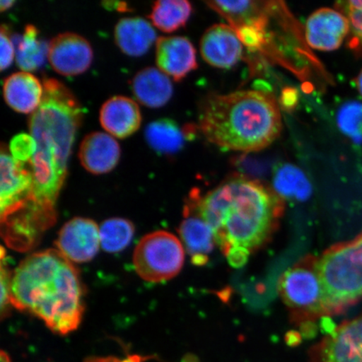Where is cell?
I'll use <instances>...</instances> for the list:
<instances>
[{"label": "cell", "instance_id": "cb8c5ba5", "mask_svg": "<svg viewBox=\"0 0 362 362\" xmlns=\"http://www.w3.org/2000/svg\"><path fill=\"white\" fill-rule=\"evenodd\" d=\"M192 6L187 0H160L153 3L149 19L158 30L174 33L187 24Z\"/></svg>", "mask_w": 362, "mask_h": 362}, {"label": "cell", "instance_id": "52a82bcc", "mask_svg": "<svg viewBox=\"0 0 362 362\" xmlns=\"http://www.w3.org/2000/svg\"><path fill=\"white\" fill-rule=\"evenodd\" d=\"M185 251L175 235L157 230L146 235L134 253L136 273L147 282L160 283L175 277L182 269Z\"/></svg>", "mask_w": 362, "mask_h": 362}, {"label": "cell", "instance_id": "e575fe53", "mask_svg": "<svg viewBox=\"0 0 362 362\" xmlns=\"http://www.w3.org/2000/svg\"><path fill=\"white\" fill-rule=\"evenodd\" d=\"M0 362H11L10 356L4 351H1V355H0Z\"/></svg>", "mask_w": 362, "mask_h": 362}, {"label": "cell", "instance_id": "ac0fdd59", "mask_svg": "<svg viewBox=\"0 0 362 362\" xmlns=\"http://www.w3.org/2000/svg\"><path fill=\"white\" fill-rule=\"evenodd\" d=\"M3 90L4 100L12 110L28 115L42 103L44 86L30 72L20 71L4 80Z\"/></svg>", "mask_w": 362, "mask_h": 362}, {"label": "cell", "instance_id": "6da1fadb", "mask_svg": "<svg viewBox=\"0 0 362 362\" xmlns=\"http://www.w3.org/2000/svg\"><path fill=\"white\" fill-rule=\"evenodd\" d=\"M284 201L259 181L236 175L200 194L199 207L226 256L233 249L251 252L268 242L283 215Z\"/></svg>", "mask_w": 362, "mask_h": 362}, {"label": "cell", "instance_id": "ba28073f", "mask_svg": "<svg viewBox=\"0 0 362 362\" xmlns=\"http://www.w3.org/2000/svg\"><path fill=\"white\" fill-rule=\"evenodd\" d=\"M310 362H362V314L334 327L312 349Z\"/></svg>", "mask_w": 362, "mask_h": 362}, {"label": "cell", "instance_id": "4fadbf2b", "mask_svg": "<svg viewBox=\"0 0 362 362\" xmlns=\"http://www.w3.org/2000/svg\"><path fill=\"white\" fill-rule=\"evenodd\" d=\"M349 33V21L337 8H320L308 18L305 25L308 45L320 52L339 49Z\"/></svg>", "mask_w": 362, "mask_h": 362}, {"label": "cell", "instance_id": "9a60e30c", "mask_svg": "<svg viewBox=\"0 0 362 362\" xmlns=\"http://www.w3.org/2000/svg\"><path fill=\"white\" fill-rule=\"evenodd\" d=\"M156 64L167 76L181 81L198 67L196 49L183 36H162L156 40Z\"/></svg>", "mask_w": 362, "mask_h": 362}, {"label": "cell", "instance_id": "d590c367", "mask_svg": "<svg viewBox=\"0 0 362 362\" xmlns=\"http://www.w3.org/2000/svg\"><path fill=\"white\" fill-rule=\"evenodd\" d=\"M184 362H199L197 357L194 356H187V358L184 360Z\"/></svg>", "mask_w": 362, "mask_h": 362}, {"label": "cell", "instance_id": "836d02e7", "mask_svg": "<svg viewBox=\"0 0 362 362\" xmlns=\"http://www.w3.org/2000/svg\"><path fill=\"white\" fill-rule=\"evenodd\" d=\"M356 87L362 97V70L356 78Z\"/></svg>", "mask_w": 362, "mask_h": 362}, {"label": "cell", "instance_id": "f1b7e54d", "mask_svg": "<svg viewBox=\"0 0 362 362\" xmlns=\"http://www.w3.org/2000/svg\"><path fill=\"white\" fill-rule=\"evenodd\" d=\"M6 260V251L4 247L1 248V315H6L8 311V307L11 305V274L8 269V262Z\"/></svg>", "mask_w": 362, "mask_h": 362}, {"label": "cell", "instance_id": "9c48e42d", "mask_svg": "<svg viewBox=\"0 0 362 362\" xmlns=\"http://www.w3.org/2000/svg\"><path fill=\"white\" fill-rule=\"evenodd\" d=\"M0 215L4 218L30 202L33 178L28 166L17 160L4 146L0 156Z\"/></svg>", "mask_w": 362, "mask_h": 362}, {"label": "cell", "instance_id": "1f68e13d", "mask_svg": "<svg viewBox=\"0 0 362 362\" xmlns=\"http://www.w3.org/2000/svg\"><path fill=\"white\" fill-rule=\"evenodd\" d=\"M287 342L289 346H296L300 342V334L297 333L289 334L287 339Z\"/></svg>", "mask_w": 362, "mask_h": 362}, {"label": "cell", "instance_id": "7c38bea8", "mask_svg": "<svg viewBox=\"0 0 362 362\" xmlns=\"http://www.w3.org/2000/svg\"><path fill=\"white\" fill-rule=\"evenodd\" d=\"M100 243V229L96 223L76 217L62 226L56 245L68 260L87 262L97 255Z\"/></svg>", "mask_w": 362, "mask_h": 362}, {"label": "cell", "instance_id": "3957f363", "mask_svg": "<svg viewBox=\"0 0 362 362\" xmlns=\"http://www.w3.org/2000/svg\"><path fill=\"white\" fill-rule=\"evenodd\" d=\"M11 305L42 320L62 336L78 329L83 317V288L78 269L57 249L34 253L13 272Z\"/></svg>", "mask_w": 362, "mask_h": 362}, {"label": "cell", "instance_id": "7a4b0ae2", "mask_svg": "<svg viewBox=\"0 0 362 362\" xmlns=\"http://www.w3.org/2000/svg\"><path fill=\"white\" fill-rule=\"evenodd\" d=\"M43 86L42 103L29 117L30 135L35 143V151L26 165L33 178L30 202L44 209L55 211L83 112L74 94L58 80L45 79Z\"/></svg>", "mask_w": 362, "mask_h": 362}, {"label": "cell", "instance_id": "d6986e66", "mask_svg": "<svg viewBox=\"0 0 362 362\" xmlns=\"http://www.w3.org/2000/svg\"><path fill=\"white\" fill-rule=\"evenodd\" d=\"M115 38L117 47L126 55L140 57L157 40V35L148 21L140 17H127L117 23Z\"/></svg>", "mask_w": 362, "mask_h": 362}, {"label": "cell", "instance_id": "d6a6232c", "mask_svg": "<svg viewBox=\"0 0 362 362\" xmlns=\"http://www.w3.org/2000/svg\"><path fill=\"white\" fill-rule=\"evenodd\" d=\"M13 4H15V1H12V0H1L0 1V10L1 11H7Z\"/></svg>", "mask_w": 362, "mask_h": 362}, {"label": "cell", "instance_id": "ffe728a7", "mask_svg": "<svg viewBox=\"0 0 362 362\" xmlns=\"http://www.w3.org/2000/svg\"><path fill=\"white\" fill-rule=\"evenodd\" d=\"M132 90L139 103L152 108L164 106L173 94V86L168 76L152 66L144 68L134 76Z\"/></svg>", "mask_w": 362, "mask_h": 362}, {"label": "cell", "instance_id": "5b68a950", "mask_svg": "<svg viewBox=\"0 0 362 362\" xmlns=\"http://www.w3.org/2000/svg\"><path fill=\"white\" fill-rule=\"evenodd\" d=\"M325 316L338 315L362 300V232L330 247L317 259Z\"/></svg>", "mask_w": 362, "mask_h": 362}, {"label": "cell", "instance_id": "8992f818", "mask_svg": "<svg viewBox=\"0 0 362 362\" xmlns=\"http://www.w3.org/2000/svg\"><path fill=\"white\" fill-rule=\"evenodd\" d=\"M317 259L307 256L285 271L279 281V293L291 310L292 319L303 327L325 316L324 294Z\"/></svg>", "mask_w": 362, "mask_h": 362}, {"label": "cell", "instance_id": "e0dca14e", "mask_svg": "<svg viewBox=\"0 0 362 362\" xmlns=\"http://www.w3.org/2000/svg\"><path fill=\"white\" fill-rule=\"evenodd\" d=\"M99 117L106 132L119 139H125L134 134L142 121L137 103L124 96L108 99L103 103Z\"/></svg>", "mask_w": 362, "mask_h": 362}, {"label": "cell", "instance_id": "8fae6325", "mask_svg": "<svg viewBox=\"0 0 362 362\" xmlns=\"http://www.w3.org/2000/svg\"><path fill=\"white\" fill-rule=\"evenodd\" d=\"M93 52L83 36L62 33L49 43L48 61L57 74L66 76L83 74L92 64Z\"/></svg>", "mask_w": 362, "mask_h": 362}, {"label": "cell", "instance_id": "d4e9b609", "mask_svg": "<svg viewBox=\"0 0 362 362\" xmlns=\"http://www.w3.org/2000/svg\"><path fill=\"white\" fill-rule=\"evenodd\" d=\"M134 226L131 221L124 218L108 219L100 228L101 246L107 252L124 250L132 241Z\"/></svg>", "mask_w": 362, "mask_h": 362}, {"label": "cell", "instance_id": "2e32d148", "mask_svg": "<svg viewBox=\"0 0 362 362\" xmlns=\"http://www.w3.org/2000/svg\"><path fill=\"white\" fill-rule=\"evenodd\" d=\"M120 156L119 143L110 134L103 132L86 136L78 153L81 165L93 175L106 174L115 169Z\"/></svg>", "mask_w": 362, "mask_h": 362}, {"label": "cell", "instance_id": "30bf717a", "mask_svg": "<svg viewBox=\"0 0 362 362\" xmlns=\"http://www.w3.org/2000/svg\"><path fill=\"white\" fill-rule=\"evenodd\" d=\"M200 192L193 189L184 208V219L179 233L194 265L203 266L209 260L216 240L214 230L204 219L199 207Z\"/></svg>", "mask_w": 362, "mask_h": 362}, {"label": "cell", "instance_id": "44dd1931", "mask_svg": "<svg viewBox=\"0 0 362 362\" xmlns=\"http://www.w3.org/2000/svg\"><path fill=\"white\" fill-rule=\"evenodd\" d=\"M16 60L23 71H33L42 66L48 57L49 44L39 38V31L33 25L25 26L22 35H13Z\"/></svg>", "mask_w": 362, "mask_h": 362}, {"label": "cell", "instance_id": "4dcf8cb0", "mask_svg": "<svg viewBox=\"0 0 362 362\" xmlns=\"http://www.w3.org/2000/svg\"><path fill=\"white\" fill-rule=\"evenodd\" d=\"M103 4H105V7L107 8H115V10H117L121 12H125V11H129V8L128 6V4H126L124 2H105L103 3Z\"/></svg>", "mask_w": 362, "mask_h": 362}, {"label": "cell", "instance_id": "5bb4252c", "mask_svg": "<svg viewBox=\"0 0 362 362\" xmlns=\"http://www.w3.org/2000/svg\"><path fill=\"white\" fill-rule=\"evenodd\" d=\"M244 45L232 26L225 24L212 25L202 35L201 53L208 64L229 69L241 60Z\"/></svg>", "mask_w": 362, "mask_h": 362}, {"label": "cell", "instance_id": "f546056e", "mask_svg": "<svg viewBox=\"0 0 362 362\" xmlns=\"http://www.w3.org/2000/svg\"><path fill=\"white\" fill-rule=\"evenodd\" d=\"M0 43H1V57H0V69H7L12 64L16 57L15 45H13L10 31L6 25L1 26L0 33Z\"/></svg>", "mask_w": 362, "mask_h": 362}, {"label": "cell", "instance_id": "603a6c76", "mask_svg": "<svg viewBox=\"0 0 362 362\" xmlns=\"http://www.w3.org/2000/svg\"><path fill=\"white\" fill-rule=\"evenodd\" d=\"M187 129H181L175 121L163 119L149 124L146 129L148 146L160 153H175L184 146L187 134Z\"/></svg>", "mask_w": 362, "mask_h": 362}, {"label": "cell", "instance_id": "83f0119b", "mask_svg": "<svg viewBox=\"0 0 362 362\" xmlns=\"http://www.w3.org/2000/svg\"><path fill=\"white\" fill-rule=\"evenodd\" d=\"M11 155L17 160L27 164L34 155L35 143L28 134H21L13 138L11 144Z\"/></svg>", "mask_w": 362, "mask_h": 362}, {"label": "cell", "instance_id": "277c9868", "mask_svg": "<svg viewBox=\"0 0 362 362\" xmlns=\"http://www.w3.org/2000/svg\"><path fill=\"white\" fill-rule=\"evenodd\" d=\"M198 128L221 149L257 152L279 137L281 112L273 95L264 90L211 94L202 102Z\"/></svg>", "mask_w": 362, "mask_h": 362}, {"label": "cell", "instance_id": "484cf974", "mask_svg": "<svg viewBox=\"0 0 362 362\" xmlns=\"http://www.w3.org/2000/svg\"><path fill=\"white\" fill-rule=\"evenodd\" d=\"M336 6L337 10L349 21L347 47L356 57L362 58V0L337 2Z\"/></svg>", "mask_w": 362, "mask_h": 362}, {"label": "cell", "instance_id": "7402d4cb", "mask_svg": "<svg viewBox=\"0 0 362 362\" xmlns=\"http://www.w3.org/2000/svg\"><path fill=\"white\" fill-rule=\"evenodd\" d=\"M274 191L283 200L305 202L310 198L312 187L304 172L292 164H280L274 171Z\"/></svg>", "mask_w": 362, "mask_h": 362}, {"label": "cell", "instance_id": "4316f807", "mask_svg": "<svg viewBox=\"0 0 362 362\" xmlns=\"http://www.w3.org/2000/svg\"><path fill=\"white\" fill-rule=\"evenodd\" d=\"M337 123L339 130L356 144L362 142V103L349 101L339 108Z\"/></svg>", "mask_w": 362, "mask_h": 362}]
</instances>
